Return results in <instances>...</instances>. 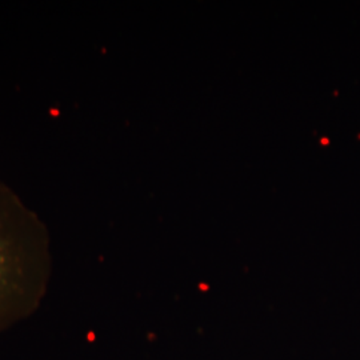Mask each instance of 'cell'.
I'll return each instance as SVG.
<instances>
[{"label":"cell","mask_w":360,"mask_h":360,"mask_svg":"<svg viewBox=\"0 0 360 360\" xmlns=\"http://www.w3.org/2000/svg\"><path fill=\"white\" fill-rule=\"evenodd\" d=\"M51 272L44 221L0 180V334L37 312Z\"/></svg>","instance_id":"1"}]
</instances>
